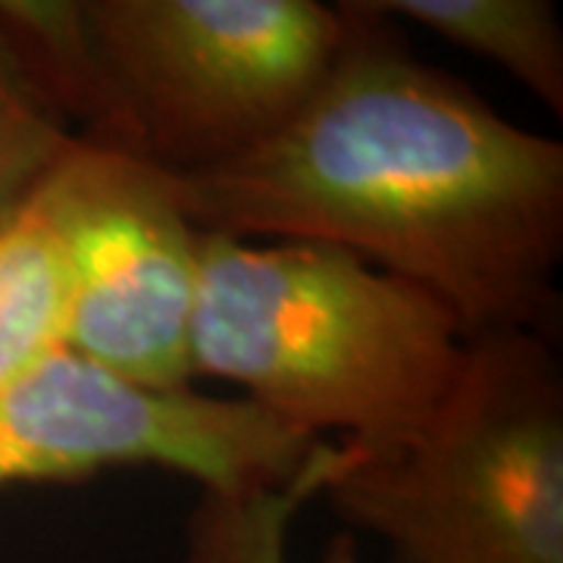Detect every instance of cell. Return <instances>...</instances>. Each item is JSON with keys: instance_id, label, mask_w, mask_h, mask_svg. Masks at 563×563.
Wrapping results in <instances>:
<instances>
[{"instance_id": "ba28073f", "label": "cell", "mask_w": 563, "mask_h": 563, "mask_svg": "<svg viewBox=\"0 0 563 563\" xmlns=\"http://www.w3.org/2000/svg\"><path fill=\"white\" fill-rule=\"evenodd\" d=\"M63 332L66 254L51 173L0 220V385L63 347Z\"/></svg>"}, {"instance_id": "3957f363", "label": "cell", "mask_w": 563, "mask_h": 563, "mask_svg": "<svg viewBox=\"0 0 563 563\" xmlns=\"http://www.w3.org/2000/svg\"><path fill=\"white\" fill-rule=\"evenodd\" d=\"M322 495L395 563H563V373L551 335L466 339L432 420L388 454L351 444Z\"/></svg>"}, {"instance_id": "8992f818", "label": "cell", "mask_w": 563, "mask_h": 563, "mask_svg": "<svg viewBox=\"0 0 563 563\" xmlns=\"http://www.w3.org/2000/svg\"><path fill=\"white\" fill-rule=\"evenodd\" d=\"M66 254L63 347L144 388H188L201 232L173 176L79 141L54 169Z\"/></svg>"}, {"instance_id": "8fae6325", "label": "cell", "mask_w": 563, "mask_h": 563, "mask_svg": "<svg viewBox=\"0 0 563 563\" xmlns=\"http://www.w3.org/2000/svg\"><path fill=\"white\" fill-rule=\"evenodd\" d=\"M73 144L76 135L44 107L0 44V220L54 173Z\"/></svg>"}, {"instance_id": "7a4b0ae2", "label": "cell", "mask_w": 563, "mask_h": 563, "mask_svg": "<svg viewBox=\"0 0 563 563\" xmlns=\"http://www.w3.org/2000/svg\"><path fill=\"white\" fill-rule=\"evenodd\" d=\"M463 351L442 298L344 247L201 232L195 379L239 385L295 432L388 454L432 420Z\"/></svg>"}, {"instance_id": "277c9868", "label": "cell", "mask_w": 563, "mask_h": 563, "mask_svg": "<svg viewBox=\"0 0 563 563\" xmlns=\"http://www.w3.org/2000/svg\"><path fill=\"white\" fill-rule=\"evenodd\" d=\"M144 157L188 176L273 139L342 54L347 13L317 0H85Z\"/></svg>"}, {"instance_id": "9c48e42d", "label": "cell", "mask_w": 563, "mask_h": 563, "mask_svg": "<svg viewBox=\"0 0 563 563\" xmlns=\"http://www.w3.org/2000/svg\"><path fill=\"white\" fill-rule=\"evenodd\" d=\"M351 461V444L322 442L313 461L288 485L251 492H201L188 523L179 563H288V526L303 504L322 495ZM322 563H363L351 532L335 536Z\"/></svg>"}, {"instance_id": "52a82bcc", "label": "cell", "mask_w": 563, "mask_h": 563, "mask_svg": "<svg viewBox=\"0 0 563 563\" xmlns=\"http://www.w3.org/2000/svg\"><path fill=\"white\" fill-rule=\"evenodd\" d=\"M0 44L76 139L144 157L139 122L85 0H0Z\"/></svg>"}, {"instance_id": "6da1fadb", "label": "cell", "mask_w": 563, "mask_h": 563, "mask_svg": "<svg viewBox=\"0 0 563 563\" xmlns=\"http://www.w3.org/2000/svg\"><path fill=\"white\" fill-rule=\"evenodd\" d=\"M332 73L273 139L173 176L198 232L317 242L442 298L466 339L561 317L563 144L422 63L369 0L342 3Z\"/></svg>"}, {"instance_id": "30bf717a", "label": "cell", "mask_w": 563, "mask_h": 563, "mask_svg": "<svg viewBox=\"0 0 563 563\" xmlns=\"http://www.w3.org/2000/svg\"><path fill=\"white\" fill-rule=\"evenodd\" d=\"M454 47L501 66L529 95L563 117V29L551 0H369Z\"/></svg>"}, {"instance_id": "5b68a950", "label": "cell", "mask_w": 563, "mask_h": 563, "mask_svg": "<svg viewBox=\"0 0 563 563\" xmlns=\"http://www.w3.org/2000/svg\"><path fill=\"white\" fill-rule=\"evenodd\" d=\"M322 442L244 398L144 388L69 347L0 385V488L79 483L122 466L169 470L201 492L279 488Z\"/></svg>"}]
</instances>
